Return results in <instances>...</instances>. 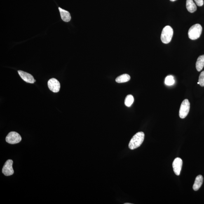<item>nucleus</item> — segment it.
<instances>
[{
	"label": "nucleus",
	"instance_id": "nucleus-11",
	"mask_svg": "<svg viewBox=\"0 0 204 204\" xmlns=\"http://www.w3.org/2000/svg\"><path fill=\"white\" fill-rule=\"evenodd\" d=\"M203 177L202 175H198L195 179L193 189L195 191H197L200 189L203 183Z\"/></svg>",
	"mask_w": 204,
	"mask_h": 204
},
{
	"label": "nucleus",
	"instance_id": "nucleus-1",
	"mask_svg": "<svg viewBox=\"0 0 204 204\" xmlns=\"http://www.w3.org/2000/svg\"><path fill=\"white\" fill-rule=\"evenodd\" d=\"M144 138V132H138L131 139L129 147L131 150H134L138 148L142 144Z\"/></svg>",
	"mask_w": 204,
	"mask_h": 204
},
{
	"label": "nucleus",
	"instance_id": "nucleus-3",
	"mask_svg": "<svg viewBox=\"0 0 204 204\" xmlns=\"http://www.w3.org/2000/svg\"><path fill=\"white\" fill-rule=\"evenodd\" d=\"M173 29L170 26H166L162 31L161 39L163 43L167 44L170 43L173 35Z\"/></svg>",
	"mask_w": 204,
	"mask_h": 204
},
{
	"label": "nucleus",
	"instance_id": "nucleus-10",
	"mask_svg": "<svg viewBox=\"0 0 204 204\" xmlns=\"http://www.w3.org/2000/svg\"><path fill=\"white\" fill-rule=\"evenodd\" d=\"M58 9L62 20L64 22H69L71 19V15L69 12L61 8L60 7H58Z\"/></svg>",
	"mask_w": 204,
	"mask_h": 204
},
{
	"label": "nucleus",
	"instance_id": "nucleus-21",
	"mask_svg": "<svg viewBox=\"0 0 204 204\" xmlns=\"http://www.w3.org/2000/svg\"><path fill=\"white\" fill-rule=\"evenodd\" d=\"M198 84H199V83L198 82Z\"/></svg>",
	"mask_w": 204,
	"mask_h": 204
},
{
	"label": "nucleus",
	"instance_id": "nucleus-7",
	"mask_svg": "<svg viewBox=\"0 0 204 204\" xmlns=\"http://www.w3.org/2000/svg\"><path fill=\"white\" fill-rule=\"evenodd\" d=\"M48 86L49 89L54 93L59 92L60 88V84L59 81L55 79L52 78L48 82Z\"/></svg>",
	"mask_w": 204,
	"mask_h": 204
},
{
	"label": "nucleus",
	"instance_id": "nucleus-6",
	"mask_svg": "<svg viewBox=\"0 0 204 204\" xmlns=\"http://www.w3.org/2000/svg\"><path fill=\"white\" fill-rule=\"evenodd\" d=\"M13 161L11 160H7L2 168V172L5 175L10 176L14 174L13 168Z\"/></svg>",
	"mask_w": 204,
	"mask_h": 204
},
{
	"label": "nucleus",
	"instance_id": "nucleus-13",
	"mask_svg": "<svg viewBox=\"0 0 204 204\" xmlns=\"http://www.w3.org/2000/svg\"><path fill=\"white\" fill-rule=\"evenodd\" d=\"M204 67V55L199 57L196 63V68L198 71H201Z\"/></svg>",
	"mask_w": 204,
	"mask_h": 204
},
{
	"label": "nucleus",
	"instance_id": "nucleus-9",
	"mask_svg": "<svg viewBox=\"0 0 204 204\" xmlns=\"http://www.w3.org/2000/svg\"><path fill=\"white\" fill-rule=\"evenodd\" d=\"M18 73L22 79L26 82L31 84L35 82L36 80L32 75L21 70H18Z\"/></svg>",
	"mask_w": 204,
	"mask_h": 204
},
{
	"label": "nucleus",
	"instance_id": "nucleus-19",
	"mask_svg": "<svg viewBox=\"0 0 204 204\" xmlns=\"http://www.w3.org/2000/svg\"><path fill=\"white\" fill-rule=\"evenodd\" d=\"M170 1H171L174 2V1H177V0H170Z\"/></svg>",
	"mask_w": 204,
	"mask_h": 204
},
{
	"label": "nucleus",
	"instance_id": "nucleus-20",
	"mask_svg": "<svg viewBox=\"0 0 204 204\" xmlns=\"http://www.w3.org/2000/svg\"><path fill=\"white\" fill-rule=\"evenodd\" d=\"M125 204H132V203H125Z\"/></svg>",
	"mask_w": 204,
	"mask_h": 204
},
{
	"label": "nucleus",
	"instance_id": "nucleus-4",
	"mask_svg": "<svg viewBox=\"0 0 204 204\" xmlns=\"http://www.w3.org/2000/svg\"><path fill=\"white\" fill-rule=\"evenodd\" d=\"M190 104L188 99H185L181 103L179 110V116L181 119L185 118L189 113Z\"/></svg>",
	"mask_w": 204,
	"mask_h": 204
},
{
	"label": "nucleus",
	"instance_id": "nucleus-8",
	"mask_svg": "<svg viewBox=\"0 0 204 204\" xmlns=\"http://www.w3.org/2000/svg\"><path fill=\"white\" fill-rule=\"evenodd\" d=\"M182 165L183 161L181 158L178 157L174 160L172 164V166L174 173L176 175H180Z\"/></svg>",
	"mask_w": 204,
	"mask_h": 204
},
{
	"label": "nucleus",
	"instance_id": "nucleus-2",
	"mask_svg": "<svg viewBox=\"0 0 204 204\" xmlns=\"http://www.w3.org/2000/svg\"><path fill=\"white\" fill-rule=\"evenodd\" d=\"M202 31V27L200 24H197L193 25L188 31V35L189 39L196 40L199 38Z\"/></svg>",
	"mask_w": 204,
	"mask_h": 204
},
{
	"label": "nucleus",
	"instance_id": "nucleus-16",
	"mask_svg": "<svg viewBox=\"0 0 204 204\" xmlns=\"http://www.w3.org/2000/svg\"><path fill=\"white\" fill-rule=\"evenodd\" d=\"M175 83L174 77L172 75L168 76L165 78V83L167 85H173Z\"/></svg>",
	"mask_w": 204,
	"mask_h": 204
},
{
	"label": "nucleus",
	"instance_id": "nucleus-5",
	"mask_svg": "<svg viewBox=\"0 0 204 204\" xmlns=\"http://www.w3.org/2000/svg\"><path fill=\"white\" fill-rule=\"evenodd\" d=\"M21 140L20 135L15 132H10L6 137L7 142L12 144L18 143Z\"/></svg>",
	"mask_w": 204,
	"mask_h": 204
},
{
	"label": "nucleus",
	"instance_id": "nucleus-15",
	"mask_svg": "<svg viewBox=\"0 0 204 204\" xmlns=\"http://www.w3.org/2000/svg\"><path fill=\"white\" fill-rule=\"evenodd\" d=\"M134 102V97L131 95H129L125 97V105L128 107H130L133 103Z\"/></svg>",
	"mask_w": 204,
	"mask_h": 204
},
{
	"label": "nucleus",
	"instance_id": "nucleus-18",
	"mask_svg": "<svg viewBox=\"0 0 204 204\" xmlns=\"http://www.w3.org/2000/svg\"><path fill=\"white\" fill-rule=\"evenodd\" d=\"M194 1L198 6L201 7L203 6L204 4L203 0H194Z\"/></svg>",
	"mask_w": 204,
	"mask_h": 204
},
{
	"label": "nucleus",
	"instance_id": "nucleus-12",
	"mask_svg": "<svg viewBox=\"0 0 204 204\" xmlns=\"http://www.w3.org/2000/svg\"><path fill=\"white\" fill-rule=\"evenodd\" d=\"M186 7L188 11L191 13L196 11L197 9L196 5L193 0H186Z\"/></svg>",
	"mask_w": 204,
	"mask_h": 204
},
{
	"label": "nucleus",
	"instance_id": "nucleus-14",
	"mask_svg": "<svg viewBox=\"0 0 204 204\" xmlns=\"http://www.w3.org/2000/svg\"><path fill=\"white\" fill-rule=\"evenodd\" d=\"M130 79V77L129 75L124 74L117 77L116 81L117 83H124L129 81Z\"/></svg>",
	"mask_w": 204,
	"mask_h": 204
},
{
	"label": "nucleus",
	"instance_id": "nucleus-17",
	"mask_svg": "<svg viewBox=\"0 0 204 204\" xmlns=\"http://www.w3.org/2000/svg\"><path fill=\"white\" fill-rule=\"evenodd\" d=\"M198 82L202 87H204V71H202L199 77Z\"/></svg>",
	"mask_w": 204,
	"mask_h": 204
}]
</instances>
